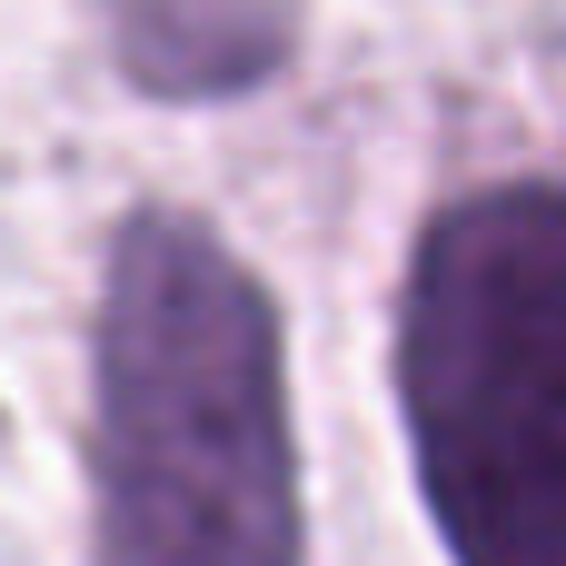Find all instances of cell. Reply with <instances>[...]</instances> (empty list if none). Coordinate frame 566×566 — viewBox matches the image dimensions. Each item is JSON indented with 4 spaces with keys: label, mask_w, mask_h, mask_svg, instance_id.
I'll use <instances>...</instances> for the list:
<instances>
[{
    "label": "cell",
    "mask_w": 566,
    "mask_h": 566,
    "mask_svg": "<svg viewBox=\"0 0 566 566\" xmlns=\"http://www.w3.org/2000/svg\"><path fill=\"white\" fill-rule=\"evenodd\" d=\"M398 408L458 566H566V189H468L398 289Z\"/></svg>",
    "instance_id": "obj_2"
},
{
    "label": "cell",
    "mask_w": 566,
    "mask_h": 566,
    "mask_svg": "<svg viewBox=\"0 0 566 566\" xmlns=\"http://www.w3.org/2000/svg\"><path fill=\"white\" fill-rule=\"evenodd\" d=\"M109 50L149 99H239L289 70L298 0H99Z\"/></svg>",
    "instance_id": "obj_3"
},
{
    "label": "cell",
    "mask_w": 566,
    "mask_h": 566,
    "mask_svg": "<svg viewBox=\"0 0 566 566\" xmlns=\"http://www.w3.org/2000/svg\"><path fill=\"white\" fill-rule=\"evenodd\" d=\"M90 368L99 566H308L279 308L209 219H119Z\"/></svg>",
    "instance_id": "obj_1"
}]
</instances>
